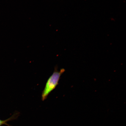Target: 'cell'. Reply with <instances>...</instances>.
<instances>
[{
	"label": "cell",
	"mask_w": 126,
	"mask_h": 126,
	"mask_svg": "<svg viewBox=\"0 0 126 126\" xmlns=\"http://www.w3.org/2000/svg\"><path fill=\"white\" fill-rule=\"evenodd\" d=\"M20 113L18 111H16L14 113V114L8 119L5 120H2L0 119V126L3 125H5L7 126H12L7 124V122L9 121L14 120L17 119L20 116Z\"/></svg>",
	"instance_id": "cell-2"
},
{
	"label": "cell",
	"mask_w": 126,
	"mask_h": 126,
	"mask_svg": "<svg viewBox=\"0 0 126 126\" xmlns=\"http://www.w3.org/2000/svg\"><path fill=\"white\" fill-rule=\"evenodd\" d=\"M65 71L64 69L62 68L59 71L57 67L55 68L54 72L47 80L45 89L42 92V100L43 101L46 100L49 94L59 84L61 76Z\"/></svg>",
	"instance_id": "cell-1"
}]
</instances>
